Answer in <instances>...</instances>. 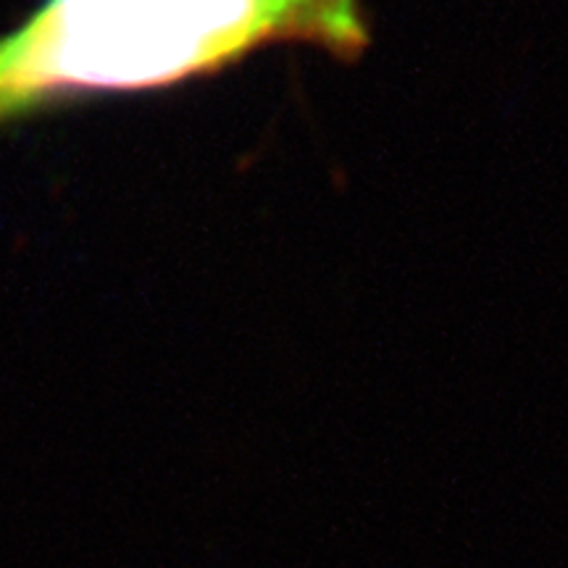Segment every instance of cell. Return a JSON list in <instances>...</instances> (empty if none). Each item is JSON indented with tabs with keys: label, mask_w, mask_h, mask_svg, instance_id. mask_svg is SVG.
I'll use <instances>...</instances> for the list:
<instances>
[{
	"label": "cell",
	"mask_w": 568,
	"mask_h": 568,
	"mask_svg": "<svg viewBox=\"0 0 568 568\" xmlns=\"http://www.w3.org/2000/svg\"><path fill=\"white\" fill-rule=\"evenodd\" d=\"M282 3L287 0H45L0 40V119L71 90L180 80L276 24Z\"/></svg>",
	"instance_id": "1"
}]
</instances>
